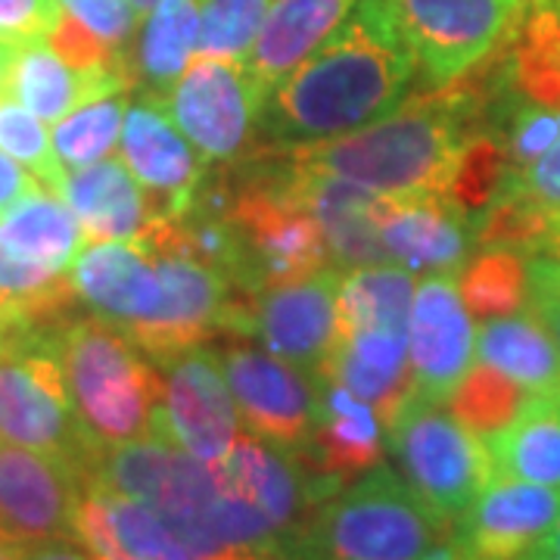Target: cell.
Returning <instances> with one entry per match:
<instances>
[{"label":"cell","instance_id":"1","mask_svg":"<svg viewBox=\"0 0 560 560\" xmlns=\"http://www.w3.org/2000/svg\"><path fill=\"white\" fill-rule=\"evenodd\" d=\"M495 88L492 54L464 79L411 94L389 116L349 135L259 150L296 175L352 180L377 194H448L467 140L489 128Z\"/></svg>","mask_w":560,"mask_h":560},{"label":"cell","instance_id":"2","mask_svg":"<svg viewBox=\"0 0 560 560\" xmlns=\"http://www.w3.org/2000/svg\"><path fill=\"white\" fill-rule=\"evenodd\" d=\"M418 66L393 22L389 0H359L349 20L261 103V147L349 135L389 116Z\"/></svg>","mask_w":560,"mask_h":560},{"label":"cell","instance_id":"3","mask_svg":"<svg viewBox=\"0 0 560 560\" xmlns=\"http://www.w3.org/2000/svg\"><path fill=\"white\" fill-rule=\"evenodd\" d=\"M290 560H460V551L455 521L381 464L320 501Z\"/></svg>","mask_w":560,"mask_h":560},{"label":"cell","instance_id":"4","mask_svg":"<svg viewBox=\"0 0 560 560\" xmlns=\"http://www.w3.org/2000/svg\"><path fill=\"white\" fill-rule=\"evenodd\" d=\"M54 340L75 418L97 452L156 436L165 381L119 327L75 312Z\"/></svg>","mask_w":560,"mask_h":560},{"label":"cell","instance_id":"5","mask_svg":"<svg viewBox=\"0 0 560 560\" xmlns=\"http://www.w3.org/2000/svg\"><path fill=\"white\" fill-rule=\"evenodd\" d=\"M57 327L0 324V440L62 460L84 480L97 445L81 430L69 399Z\"/></svg>","mask_w":560,"mask_h":560},{"label":"cell","instance_id":"6","mask_svg":"<svg viewBox=\"0 0 560 560\" xmlns=\"http://www.w3.org/2000/svg\"><path fill=\"white\" fill-rule=\"evenodd\" d=\"M386 452L408 489L442 517L458 521L492 480V460L442 401L411 396L386 423Z\"/></svg>","mask_w":560,"mask_h":560},{"label":"cell","instance_id":"7","mask_svg":"<svg viewBox=\"0 0 560 560\" xmlns=\"http://www.w3.org/2000/svg\"><path fill=\"white\" fill-rule=\"evenodd\" d=\"M423 91L464 79L514 38L526 16L514 0H389Z\"/></svg>","mask_w":560,"mask_h":560},{"label":"cell","instance_id":"8","mask_svg":"<svg viewBox=\"0 0 560 560\" xmlns=\"http://www.w3.org/2000/svg\"><path fill=\"white\" fill-rule=\"evenodd\" d=\"M340 283L342 268L327 265L308 278L261 287L253 293L231 290L224 334L261 342V349L315 374L337 346Z\"/></svg>","mask_w":560,"mask_h":560},{"label":"cell","instance_id":"9","mask_svg":"<svg viewBox=\"0 0 560 560\" xmlns=\"http://www.w3.org/2000/svg\"><path fill=\"white\" fill-rule=\"evenodd\" d=\"M138 241L150 246L162 278V308L135 340L140 352L156 361L221 337L228 330L231 283L184 246L178 221L156 219Z\"/></svg>","mask_w":560,"mask_h":560},{"label":"cell","instance_id":"10","mask_svg":"<svg viewBox=\"0 0 560 560\" xmlns=\"http://www.w3.org/2000/svg\"><path fill=\"white\" fill-rule=\"evenodd\" d=\"M172 119L209 165H234L249 153L265 88L246 60L194 57L165 97Z\"/></svg>","mask_w":560,"mask_h":560},{"label":"cell","instance_id":"11","mask_svg":"<svg viewBox=\"0 0 560 560\" xmlns=\"http://www.w3.org/2000/svg\"><path fill=\"white\" fill-rule=\"evenodd\" d=\"M219 361L246 433L300 452L318 408L315 374L249 342H228Z\"/></svg>","mask_w":560,"mask_h":560},{"label":"cell","instance_id":"12","mask_svg":"<svg viewBox=\"0 0 560 560\" xmlns=\"http://www.w3.org/2000/svg\"><path fill=\"white\" fill-rule=\"evenodd\" d=\"M165 381L156 436L178 442L206 464H219L241 436V415L228 389L219 355L190 346L153 361Z\"/></svg>","mask_w":560,"mask_h":560},{"label":"cell","instance_id":"13","mask_svg":"<svg viewBox=\"0 0 560 560\" xmlns=\"http://www.w3.org/2000/svg\"><path fill=\"white\" fill-rule=\"evenodd\" d=\"M84 480L69 464L0 440V541L28 548L40 541H79Z\"/></svg>","mask_w":560,"mask_h":560},{"label":"cell","instance_id":"14","mask_svg":"<svg viewBox=\"0 0 560 560\" xmlns=\"http://www.w3.org/2000/svg\"><path fill=\"white\" fill-rule=\"evenodd\" d=\"M121 162L147 190L156 219L165 221L190 215L209 165L175 125L165 97L147 91L128 103L121 128Z\"/></svg>","mask_w":560,"mask_h":560},{"label":"cell","instance_id":"15","mask_svg":"<svg viewBox=\"0 0 560 560\" xmlns=\"http://www.w3.org/2000/svg\"><path fill=\"white\" fill-rule=\"evenodd\" d=\"M411 396L448 401L477 359V330L455 275H423L408 318Z\"/></svg>","mask_w":560,"mask_h":560},{"label":"cell","instance_id":"16","mask_svg":"<svg viewBox=\"0 0 560 560\" xmlns=\"http://www.w3.org/2000/svg\"><path fill=\"white\" fill-rule=\"evenodd\" d=\"M318 383V408L308 442L302 445L300 460L308 470L324 501L337 495L349 482L364 477L368 470L381 467L386 448L377 411L361 401L349 386H342L334 374L315 371Z\"/></svg>","mask_w":560,"mask_h":560},{"label":"cell","instance_id":"17","mask_svg":"<svg viewBox=\"0 0 560 560\" xmlns=\"http://www.w3.org/2000/svg\"><path fill=\"white\" fill-rule=\"evenodd\" d=\"M69 280L79 302L135 342L162 308V278L143 241H88Z\"/></svg>","mask_w":560,"mask_h":560},{"label":"cell","instance_id":"18","mask_svg":"<svg viewBox=\"0 0 560 560\" xmlns=\"http://www.w3.org/2000/svg\"><path fill=\"white\" fill-rule=\"evenodd\" d=\"M560 492L514 477H492L455 521L460 560H521L555 533Z\"/></svg>","mask_w":560,"mask_h":560},{"label":"cell","instance_id":"19","mask_svg":"<svg viewBox=\"0 0 560 560\" xmlns=\"http://www.w3.org/2000/svg\"><path fill=\"white\" fill-rule=\"evenodd\" d=\"M215 470L237 495L271 521L290 560L296 541L324 501L308 470L302 467L300 455L246 433L237 436L234 448L215 464Z\"/></svg>","mask_w":560,"mask_h":560},{"label":"cell","instance_id":"20","mask_svg":"<svg viewBox=\"0 0 560 560\" xmlns=\"http://www.w3.org/2000/svg\"><path fill=\"white\" fill-rule=\"evenodd\" d=\"M381 241L389 261L415 275H458L474 256L477 224L448 194H386Z\"/></svg>","mask_w":560,"mask_h":560},{"label":"cell","instance_id":"21","mask_svg":"<svg viewBox=\"0 0 560 560\" xmlns=\"http://www.w3.org/2000/svg\"><path fill=\"white\" fill-rule=\"evenodd\" d=\"M79 541L97 560H197L190 541L156 508L84 482Z\"/></svg>","mask_w":560,"mask_h":560},{"label":"cell","instance_id":"22","mask_svg":"<svg viewBox=\"0 0 560 560\" xmlns=\"http://www.w3.org/2000/svg\"><path fill=\"white\" fill-rule=\"evenodd\" d=\"M278 168L287 175L293 197L318 221L320 234L330 249V261L337 268L352 271V268H364V265L389 261L386 246L381 241V209L386 202V194H377V190L352 184V180L296 175V172H287L283 165Z\"/></svg>","mask_w":560,"mask_h":560},{"label":"cell","instance_id":"23","mask_svg":"<svg viewBox=\"0 0 560 560\" xmlns=\"http://www.w3.org/2000/svg\"><path fill=\"white\" fill-rule=\"evenodd\" d=\"M131 88H138L135 75L119 69H79L44 40L16 50L7 94L32 109L40 121L57 125L84 103L128 94Z\"/></svg>","mask_w":560,"mask_h":560},{"label":"cell","instance_id":"24","mask_svg":"<svg viewBox=\"0 0 560 560\" xmlns=\"http://www.w3.org/2000/svg\"><path fill=\"white\" fill-rule=\"evenodd\" d=\"M320 371L334 374L361 401H368L386 430V423L411 399L408 330L368 327V330L337 334V346Z\"/></svg>","mask_w":560,"mask_h":560},{"label":"cell","instance_id":"25","mask_svg":"<svg viewBox=\"0 0 560 560\" xmlns=\"http://www.w3.org/2000/svg\"><path fill=\"white\" fill-rule=\"evenodd\" d=\"M359 0H275L246 66L268 91L330 38Z\"/></svg>","mask_w":560,"mask_h":560},{"label":"cell","instance_id":"26","mask_svg":"<svg viewBox=\"0 0 560 560\" xmlns=\"http://www.w3.org/2000/svg\"><path fill=\"white\" fill-rule=\"evenodd\" d=\"M62 200L91 241H138L156 221L147 190L119 160H103L69 172Z\"/></svg>","mask_w":560,"mask_h":560},{"label":"cell","instance_id":"27","mask_svg":"<svg viewBox=\"0 0 560 560\" xmlns=\"http://www.w3.org/2000/svg\"><path fill=\"white\" fill-rule=\"evenodd\" d=\"M492 477H514L560 492V393H533L523 411L482 440Z\"/></svg>","mask_w":560,"mask_h":560},{"label":"cell","instance_id":"28","mask_svg":"<svg viewBox=\"0 0 560 560\" xmlns=\"http://www.w3.org/2000/svg\"><path fill=\"white\" fill-rule=\"evenodd\" d=\"M91 241L62 197L38 190L0 215V249L10 256L69 275L72 261Z\"/></svg>","mask_w":560,"mask_h":560},{"label":"cell","instance_id":"29","mask_svg":"<svg viewBox=\"0 0 560 560\" xmlns=\"http://www.w3.org/2000/svg\"><path fill=\"white\" fill-rule=\"evenodd\" d=\"M477 359L529 393H560V352L545 320L526 305L514 315L482 320Z\"/></svg>","mask_w":560,"mask_h":560},{"label":"cell","instance_id":"30","mask_svg":"<svg viewBox=\"0 0 560 560\" xmlns=\"http://www.w3.org/2000/svg\"><path fill=\"white\" fill-rule=\"evenodd\" d=\"M200 40V0H160L140 25L131 44L138 84L147 94L168 97L197 54Z\"/></svg>","mask_w":560,"mask_h":560},{"label":"cell","instance_id":"31","mask_svg":"<svg viewBox=\"0 0 560 560\" xmlns=\"http://www.w3.org/2000/svg\"><path fill=\"white\" fill-rule=\"evenodd\" d=\"M508 84L539 106L560 109V10L551 3L533 7L501 54Z\"/></svg>","mask_w":560,"mask_h":560},{"label":"cell","instance_id":"32","mask_svg":"<svg viewBox=\"0 0 560 560\" xmlns=\"http://www.w3.org/2000/svg\"><path fill=\"white\" fill-rule=\"evenodd\" d=\"M415 300L411 271L399 265H364L342 275L337 318L340 334L368 330V327H399L408 330Z\"/></svg>","mask_w":560,"mask_h":560},{"label":"cell","instance_id":"33","mask_svg":"<svg viewBox=\"0 0 560 560\" xmlns=\"http://www.w3.org/2000/svg\"><path fill=\"white\" fill-rule=\"evenodd\" d=\"M523 253L504 246H480L464 261L458 275V293L474 318H504L526 308L529 300V268Z\"/></svg>","mask_w":560,"mask_h":560},{"label":"cell","instance_id":"34","mask_svg":"<svg viewBox=\"0 0 560 560\" xmlns=\"http://www.w3.org/2000/svg\"><path fill=\"white\" fill-rule=\"evenodd\" d=\"M529 396L526 386L477 359L445 405L474 436L489 440L521 415Z\"/></svg>","mask_w":560,"mask_h":560},{"label":"cell","instance_id":"35","mask_svg":"<svg viewBox=\"0 0 560 560\" xmlns=\"http://www.w3.org/2000/svg\"><path fill=\"white\" fill-rule=\"evenodd\" d=\"M125 113H128V101L125 94H113V97H101L72 109L66 119H60L50 131L57 160L62 168H84L103 162L121 138L125 128Z\"/></svg>","mask_w":560,"mask_h":560},{"label":"cell","instance_id":"36","mask_svg":"<svg viewBox=\"0 0 560 560\" xmlns=\"http://www.w3.org/2000/svg\"><path fill=\"white\" fill-rule=\"evenodd\" d=\"M275 0H200L197 57L246 60Z\"/></svg>","mask_w":560,"mask_h":560},{"label":"cell","instance_id":"37","mask_svg":"<svg viewBox=\"0 0 560 560\" xmlns=\"http://www.w3.org/2000/svg\"><path fill=\"white\" fill-rule=\"evenodd\" d=\"M0 150L22 162L40 180V187L47 194L60 197L66 168L57 160L54 140L47 135L44 121L10 94L0 97Z\"/></svg>","mask_w":560,"mask_h":560},{"label":"cell","instance_id":"38","mask_svg":"<svg viewBox=\"0 0 560 560\" xmlns=\"http://www.w3.org/2000/svg\"><path fill=\"white\" fill-rule=\"evenodd\" d=\"M62 13L84 28L91 38L116 54H131L138 13L131 0H60Z\"/></svg>","mask_w":560,"mask_h":560},{"label":"cell","instance_id":"39","mask_svg":"<svg viewBox=\"0 0 560 560\" xmlns=\"http://www.w3.org/2000/svg\"><path fill=\"white\" fill-rule=\"evenodd\" d=\"M495 197L521 200L560 221V131L558 140L533 165H526L523 172H514V175H504Z\"/></svg>","mask_w":560,"mask_h":560},{"label":"cell","instance_id":"40","mask_svg":"<svg viewBox=\"0 0 560 560\" xmlns=\"http://www.w3.org/2000/svg\"><path fill=\"white\" fill-rule=\"evenodd\" d=\"M60 22V0H0V40L10 47L44 44Z\"/></svg>","mask_w":560,"mask_h":560},{"label":"cell","instance_id":"41","mask_svg":"<svg viewBox=\"0 0 560 560\" xmlns=\"http://www.w3.org/2000/svg\"><path fill=\"white\" fill-rule=\"evenodd\" d=\"M529 268V300L526 305L545 320L560 352V259L539 253L526 261Z\"/></svg>","mask_w":560,"mask_h":560},{"label":"cell","instance_id":"42","mask_svg":"<svg viewBox=\"0 0 560 560\" xmlns=\"http://www.w3.org/2000/svg\"><path fill=\"white\" fill-rule=\"evenodd\" d=\"M38 190H44L40 180L28 168H22V162H16L10 153L0 150V215L10 212L25 197L38 194Z\"/></svg>","mask_w":560,"mask_h":560},{"label":"cell","instance_id":"43","mask_svg":"<svg viewBox=\"0 0 560 560\" xmlns=\"http://www.w3.org/2000/svg\"><path fill=\"white\" fill-rule=\"evenodd\" d=\"M20 560H97L81 541L75 539H57L28 545V548H13Z\"/></svg>","mask_w":560,"mask_h":560},{"label":"cell","instance_id":"44","mask_svg":"<svg viewBox=\"0 0 560 560\" xmlns=\"http://www.w3.org/2000/svg\"><path fill=\"white\" fill-rule=\"evenodd\" d=\"M16 50L20 47H10V44H3L0 40V97L7 94V88H10V69H13V57H16Z\"/></svg>","mask_w":560,"mask_h":560},{"label":"cell","instance_id":"45","mask_svg":"<svg viewBox=\"0 0 560 560\" xmlns=\"http://www.w3.org/2000/svg\"><path fill=\"white\" fill-rule=\"evenodd\" d=\"M521 560H560V558L555 555V551H551V548H548V545H541V548L529 551V555H526V558H521Z\"/></svg>","mask_w":560,"mask_h":560},{"label":"cell","instance_id":"46","mask_svg":"<svg viewBox=\"0 0 560 560\" xmlns=\"http://www.w3.org/2000/svg\"><path fill=\"white\" fill-rule=\"evenodd\" d=\"M156 3H160V0H131V7H135V13H138L140 20H143V16H147V13H150Z\"/></svg>","mask_w":560,"mask_h":560},{"label":"cell","instance_id":"47","mask_svg":"<svg viewBox=\"0 0 560 560\" xmlns=\"http://www.w3.org/2000/svg\"><path fill=\"white\" fill-rule=\"evenodd\" d=\"M545 545H548V548H551V551H555V555L560 558V514H558V523H555V533L548 536V541H545Z\"/></svg>","mask_w":560,"mask_h":560},{"label":"cell","instance_id":"48","mask_svg":"<svg viewBox=\"0 0 560 560\" xmlns=\"http://www.w3.org/2000/svg\"><path fill=\"white\" fill-rule=\"evenodd\" d=\"M548 256H558L560 259V221L558 228H555V234H551V243H548Z\"/></svg>","mask_w":560,"mask_h":560},{"label":"cell","instance_id":"49","mask_svg":"<svg viewBox=\"0 0 560 560\" xmlns=\"http://www.w3.org/2000/svg\"><path fill=\"white\" fill-rule=\"evenodd\" d=\"M514 3H517V7H521L523 13H529V10H533V7H541V3H548V0H514Z\"/></svg>","mask_w":560,"mask_h":560},{"label":"cell","instance_id":"50","mask_svg":"<svg viewBox=\"0 0 560 560\" xmlns=\"http://www.w3.org/2000/svg\"><path fill=\"white\" fill-rule=\"evenodd\" d=\"M0 560H20V558H16V551H13L10 545H3V541H0Z\"/></svg>","mask_w":560,"mask_h":560},{"label":"cell","instance_id":"51","mask_svg":"<svg viewBox=\"0 0 560 560\" xmlns=\"http://www.w3.org/2000/svg\"><path fill=\"white\" fill-rule=\"evenodd\" d=\"M548 3H551V7H558V10H560V0H548Z\"/></svg>","mask_w":560,"mask_h":560}]
</instances>
